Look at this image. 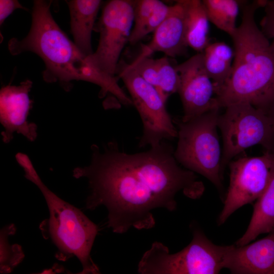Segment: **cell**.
I'll list each match as a JSON object with an SVG mask.
<instances>
[{
	"label": "cell",
	"mask_w": 274,
	"mask_h": 274,
	"mask_svg": "<svg viewBox=\"0 0 274 274\" xmlns=\"http://www.w3.org/2000/svg\"><path fill=\"white\" fill-rule=\"evenodd\" d=\"M34 184L41 190L49 212V217L40 224V229L57 248L56 258L65 261L76 256L82 266L80 273H99L90 256L98 231L97 225L80 210L49 189L40 178Z\"/></svg>",
	"instance_id": "277c9868"
},
{
	"label": "cell",
	"mask_w": 274,
	"mask_h": 274,
	"mask_svg": "<svg viewBox=\"0 0 274 274\" xmlns=\"http://www.w3.org/2000/svg\"><path fill=\"white\" fill-rule=\"evenodd\" d=\"M220 114L218 126L221 130L223 149L221 173L231 159L245 149L256 145L266 151L274 152V129L262 109L248 103H236L225 108Z\"/></svg>",
	"instance_id": "52a82bcc"
},
{
	"label": "cell",
	"mask_w": 274,
	"mask_h": 274,
	"mask_svg": "<svg viewBox=\"0 0 274 274\" xmlns=\"http://www.w3.org/2000/svg\"><path fill=\"white\" fill-rule=\"evenodd\" d=\"M264 7L266 14L262 19V27L272 39L270 43L274 50V0H268Z\"/></svg>",
	"instance_id": "603a6c76"
},
{
	"label": "cell",
	"mask_w": 274,
	"mask_h": 274,
	"mask_svg": "<svg viewBox=\"0 0 274 274\" xmlns=\"http://www.w3.org/2000/svg\"><path fill=\"white\" fill-rule=\"evenodd\" d=\"M180 77L179 93L187 121L217 107L214 83L203 65L202 52L176 65Z\"/></svg>",
	"instance_id": "8fae6325"
},
{
	"label": "cell",
	"mask_w": 274,
	"mask_h": 274,
	"mask_svg": "<svg viewBox=\"0 0 274 274\" xmlns=\"http://www.w3.org/2000/svg\"><path fill=\"white\" fill-rule=\"evenodd\" d=\"M265 237L233 246L226 268L232 273L274 274V226Z\"/></svg>",
	"instance_id": "5bb4252c"
},
{
	"label": "cell",
	"mask_w": 274,
	"mask_h": 274,
	"mask_svg": "<svg viewBox=\"0 0 274 274\" xmlns=\"http://www.w3.org/2000/svg\"><path fill=\"white\" fill-rule=\"evenodd\" d=\"M27 10L18 0H0V25L16 9Z\"/></svg>",
	"instance_id": "cb8c5ba5"
},
{
	"label": "cell",
	"mask_w": 274,
	"mask_h": 274,
	"mask_svg": "<svg viewBox=\"0 0 274 274\" xmlns=\"http://www.w3.org/2000/svg\"><path fill=\"white\" fill-rule=\"evenodd\" d=\"M14 224L3 227L0 232V272L9 273L23 259L24 254L22 247L18 244L11 245L8 237L16 232Z\"/></svg>",
	"instance_id": "44dd1931"
},
{
	"label": "cell",
	"mask_w": 274,
	"mask_h": 274,
	"mask_svg": "<svg viewBox=\"0 0 274 274\" xmlns=\"http://www.w3.org/2000/svg\"><path fill=\"white\" fill-rule=\"evenodd\" d=\"M192 233L190 244L174 254L162 243L154 242L141 258L138 273L216 274L226 268L233 245H215L199 228L193 227Z\"/></svg>",
	"instance_id": "5b68a950"
},
{
	"label": "cell",
	"mask_w": 274,
	"mask_h": 274,
	"mask_svg": "<svg viewBox=\"0 0 274 274\" xmlns=\"http://www.w3.org/2000/svg\"><path fill=\"white\" fill-rule=\"evenodd\" d=\"M274 226V164L268 184L254 206L248 228L236 243L237 246L250 243L259 234L268 233Z\"/></svg>",
	"instance_id": "2e32d148"
},
{
	"label": "cell",
	"mask_w": 274,
	"mask_h": 274,
	"mask_svg": "<svg viewBox=\"0 0 274 274\" xmlns=\"http://www.w3.org/2000/svg\"><path fill=\"white\" fill-rule=\"evenodd\" d=\"M184 7L186 41L188 47L202 52L210 43L209 19L201 0H185Z\"/></svg>",
	"instance_id": "ac0fdd59"
},
{
	"label": "cell",
	"mask_w": 274,
	"mask_h": 274,
	"mask_svg": "<svg viewBox=\"0 0 274 274\" xmlns=\"http://www.w3.org/2000/svg\"><path fill=\"white\" fill-rule=\"evenodd\" d=\"M135 0H108L94 30L99 33L96 50L90 55L101 71L117 77L120 54L129 41L134 24Z\"/></svg>",
	"instance_id": "9c48e42d"
},
{
	"label": "cell",
	"mask_w": 274,
	"mask_h": 274,
	"mask_svg": "<svg viewBox=\"0 0 274 274\" xmlns=\"http://www.w3.org/2000/svg\"><path fill=\"white\" fill-rule=\"evenodd\" d=\"M51 3H53L54 4H55V3H57L59 0H49ZM65 1V2H66L67 0H64Z\"/></svg>",
	"instance_id": "83f0119b"
},
{
	"label": "cell",
	"mask_w": 274,
	"mask_h": 274,
	"mask_svg": "<svg viewBox=\"0 0 274 274\" xmlns=\"http://www.w3.org/2000/svg\"><path fill=\"white\" fill-rule=\"evenodd\" d=\"M219 110H212L187 121L173 119L178 138L174 156L186 169L202 175L222 193V156L217 132Z\"/></svg>",
	"instance_id": "8992f818"
},
{
	"label": "cell",
	"mask_w": 274,
	"mask_h": 274,
	"mask_svg": "<svg viewBox=\"0 0 274 274\" xmlns=\"http://www.w3.org/2000/svg\"><path fill=\"white\" fill-rule=\"evenodd\" d=\"M117 75L128 90L143 123L139 147H154L177 138V128L166 110V102L157 89L124 61L119 62Z\"/></svg>",
	"instance_id": "ba28073f"
},
{
	"label": "cell",
	"mask_w": 274,
	"mask_h": 274,
	"mask_svg": "<svg viewBox=\"0 0 274 274\" xmlns=\"http://www.w3.org/2000/svg\"><path fill=\"white\" fill-rule=\"evenodd\" d=\"M202 53L204 68L214 83L216 93L230 75L234 50L225 42H216L210 43Z\"/></svg>",
	"instance_id": "d6986e66"
},
{
	"label": "cell",
	"mask_w": 274,
	"mask_h": 274,
	"mask_svg": "<svg viewBox=\"0 0 274 274\" xmlns=\"http://www.w3.org/2000/svg\"><path fill=\"white\" fill-rule=\"evenodd\" d=\"M101 0H67L74 42L86 55L93 52L91 34Z\"/></svg>",
	"instance_id": "9a60e30c"
},
{
	"label": "cell",
	"mask_w": 274,
	"mask_h": 274,
	"mask_svg": "<svg viewBox=\"0 0 274 274\" xmlns=\"http://www.w3.org/2000/svg\"><path fill=\"white\" fill-rule=\"evenodd\" d=\"M268 0H251L241 8L242 21L231 36L234 59L230 75L215 93L221 109L248 103L264 111L274 100V50L255 19Z\"/></svg>",
	"instance_id": "3957f363"
},
{
	"label": "cell",
	"mask_w": 274,
	"mask_h": 274,
	"mask_svg": "<svg viewBox=\"0 0 274 274\" xmlns=\"http://www.w3.org/2000/svg\"><path fill=\"white\" fill-rule=\"evenodd\" d=\"M188 47L185 37L184 7L182 3L172 5V9L153 32L152 40L142 46L136 59L161 52L169 57L181 55Z\"/></svg>",
	"instance_id": "4fadbf2b"
},
{
	"label": "cell",
	"mask_w": 274,
	"mask_h": 274,
	"mask_svg": "<svg viewBox=\"0 0 274 274\" xmlns=\"http://www.w3.org/2000/svg\"><path fill=\"white\" fill-rule=\"evenodd\" d=\"M32 82L26 80L19 85H8L0 91V121L4 130L3 141L10 142L16 132L33 141L37 136V126L27 120L32 101L29 96Z\"/></svg>",
	"instance_id": "7c38bea8"
},
{
	"label": "cell",
	"mask_w": 274,
	"mask_h": 274,
	"mask_svg": "<svg viewBox=\"0 0 274 274\" xmlns=\"http://www.w3.org/2000/svg\"><path fill=\"white\" fill-rule=\"evenodd\" d=\"M240 6L241 8L247 4L251 0H236Z\"/></svg>",
	"instance_id": "484cf974"
},
{
	"label": "cell",
	"mask_w": 274,
	"mask_h": 274,
	"mask_svg": "<svg viewBox=\"0 0 274 274\" xmlns=\"http://www.w3.org/2000/svg\"><path fill=\"white\" fill-rule=\"evenodd\" d=\"M209 20L230 37L237 26L239 5L236 0H201Z\"/></svg>",
	"instance_id": "ffe728a7"
},
{
	"label": "cell",
	"mask_w": 274,
	"mask_h": 274,
	"mask_svg": "<svg viewBox=\"0 0 274 274\" xmlns=\"http://www.w3.org/2000/svg\"><path fill=\"white\" fill-rule=\"evenodd\" d=\"M269 117L274 129V100L264 111Z\"/></svg>",
	"instance_id": "d4e9b609"
},
{
	"label": "cell",
	"mask_w": 274,
	"mask_h": 274,
	"mask_svg": "<svg viewBox=\"0 0 274 274\" xmlns=\"http://www.w3.org/2000/svg\"><path fill=\"white\" fill-rule=\"evenodd\" d=\"M49 0H33L31 24L27 35L21 40L13 38L8 43L13 55L24 52L38 55L44 61L43 78L47 82H59L67 89L71 82L84 81L100 87V95L110 94L119 100L126 93L117 77L99 68L90 55L83 52L58 25L50 11Z\"/></svg>",
	"instance_id": "7a4b0ae2"
},
{
	"label": "cell",
	"mask_w": 274,
	"mask_h": 274,
	"mask_svg": "<svg viewBox=\"0 0 274 274\" xmlns=\"http://www.w3.org/2000/svg\"><path fill=\"white\" fill-rule=\"evenodd\" d=\"M165 141L133 154L120 151L114 143L103 151L93 145L90 164L74 170L75 178L88 181L90 194L86 209L105 207L108 226L114 232L124 233L131 227L153 228V211L175 210L179 191L193 199L202 194V183L197 181L195 173L179 165L174 149Z\"/></svg>",
	"instance_id": "6da1fadb"
},
{
	"label": "cell",
	"mask_w": 274,
	"mask_h": 274,
	"mask_svg": "<svg viewBox=\"0 0 274 274\" xmlns=\"http://www.w3.org/2000/svg\"><path fill=\"white\" fill-rule=\"evenodd\" d=\"M158 67V85L157 90L166 102L168 97L178 92L180 77L177 70L167 56L157 58Z\"/></svg>",
	"instance_id": "7402d4cb"
},
{
	"label": "cell",
	"mask_w": 274,
	"mask_h": 274,
	"mask_svg": "<svg viewBox=\"0 0 274 274\" xmlns=\"http://www.w3.org/2000/svg\"><path fill=\"white\" fill-rule=\"evenodd\" d=\"M274 164V152L242 157L228 164L229 186L218 224H223L237 209L257 200L266 188Z\"/></svg>",
	"instance_id": "30bf717a"
},
{
	"label": "cell",
	"mask_w": 274,
	"mask_h": 274,
	"mask_svg": "<svg viewBox=\"0 0 274 274\" xmlns=\"http://www.w3.org/2000/svg\"><path fill=\"white\" fill-rule=\"evenodd\" d=\"M172 6L160 0H135L134 24L128 43L140 42L153 32L169 13Z\"/></svg>",
	"instance_id": "e0dca14e"
},
{
	"label": "cell",
	"mask_w": 274,
	"mask_h": 274,
	"mask_svg": "<svg viewBox=\"0 0 274 274\" xmlns=\"http://www.w3.org/2000/svg\"><path fill=\"white\" fill-rule=\"evenodd\" d=\"M164 1L167 3H184L185 0H163Z\"/></svg>",
	"instance_id": "4316f807"
}]
</instances>
